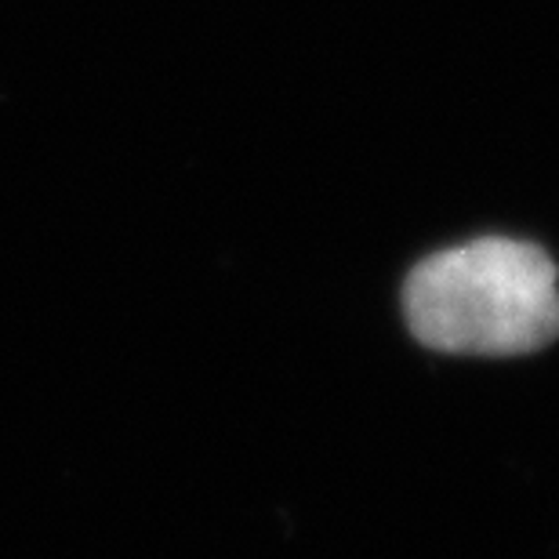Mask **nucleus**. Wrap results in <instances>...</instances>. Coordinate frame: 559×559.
<instances>
[{
  "label": "nucleus",
  "mask_w": 559,
  "mask_h": 559,
  "mask_svg": "<svg viewBox=\"0 0 559 559\" xmlns=\"http://www.w3.org/2000/svg\"><path fill=\"white\" fill-rule=\"evenodd\" d=\"M411 334L440 353L520 356L559 334L556 265L523 240L484 237L429 254L404 284Z\"/></svg>",
  "instance_id": "1"
}]
</instances>
